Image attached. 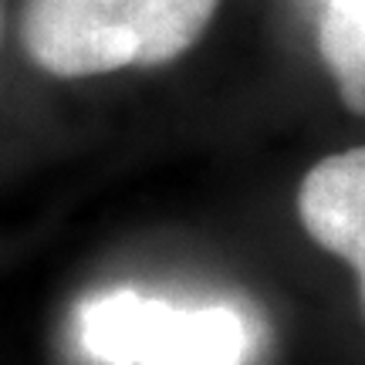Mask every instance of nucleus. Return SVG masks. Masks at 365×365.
<instances>
[{
  "instance_id": "f257e3e1",
  "label": "nucleus",
  "mask_w": 365,
  "mask_h": 365,
  "mask_svg": "<svg viewBox=\"0 0 365 365\" xmlns=\"http://www.w3.org/2000/svg\"><path fill=\"white\" fill-rule=\"evenodd\" d=\"M220 0H24L27 61L54 78L176 61L207 31Z\"/></svg>"
},
{
  "instance_id": "f03ea898",
  "label": "nucleus",
  "mask_w": 365,
  "mask_h": 365,
  "mask_svg": "<svg viewBox=\"0 0 365 365\" xmlns=\"http://www.w3.org/2000/svg\"><path fill=\"white\" fill-rule=\"evenodd\" d=\"M81 349L102 365H244L250 328L230 304L182 308L139 291L81 304Z\"/></svg>"
},
{
  "instance_id": "7ed1b4c3",
  "label": "nucleus",
  "mask_w": 365,
  "mask_h": 365,
  "mask_svg": "<svg viewBox=\"0 0 365 365\" xmlns=\"http://www.w3.org/2000/svg\"><path fill=\"white\" fill-rule=\"evenodd\" d=\"M298 213L322 247L365 271V145L322 159L304 176Z\"/></svg>"
},
{
  "instance_id": "20e7f679",
  "label": "nucleus",
  "mask_w": 365,
  "mask_h": 365,
  "mask_svg": "<svg viewBox=\"0 0 365 365\" xmlns=\"http://www.w3.org/2000/svg\"><path fill=\"white\" fill-rule=\"evenodd\" d=\"M318 48L345 105L365 115V0H325Z\"/></svg>"
},
{
  "instance_id": "39448f33",
  "label": "nucleus",
  "mask_w": 365,
  "mask_h": 365,
  "mask_svg": "<svg viewBox=\"0 0 365 365\" xmlns=\"http://www.w3.org/2000/svg\"><path fill=\"white\" fill-rule=\"evenodd\" d=\"M0 34H4V0H0Z\"/></svg>"
},
{
  "instance_id": "423d86ee",
  "label": "nucleus",
  "mask_w": 365,
  "mask_h": 365,
  "mask_svg": "<svg viewBox=\"0 0 365 365\" xmlns=\"http://www.w3.org/2000/svg\"><path fill=\"white\" fill-rule=\"evenodd\" d=\"M359 277H362V301H365V271H362V274H359Z\"/></svg>"
}]
</instances>
